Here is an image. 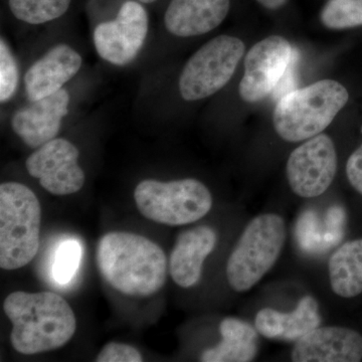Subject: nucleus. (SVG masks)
Returning a JSON list of instances; mask_svg holds the SVG:
<instances>
[{"label":"nucleus","instance_id":"f257e3e1","mask_svg":"<svg viewBox=\"0 0 362 362\" xmlns=\"http://www.w3.org/2000/svg\"><path fill=\"white\" fill-rule=\"evenodd\" d=\"M96 258L102 277L126 296L149 297L165 284V254L158 245L142 235L106 233L99 240Z\"/></svg>","mask_w":362,"mask_h":362},{"label":"nucleus","instance_id":"f03ea898","mask_svg":"<svg viewBox=\"0 0 362 362\" xmlns=\"http://www.w3.org/2000/svg\"><path fill=\"white\" fill-rule=\"evenodd\" d=\"M4 310L13 324L11 345L25 356L61 349L77 329L70 305L56 293H11Z\"/></svg>","mask_w":362,"mask_h":362},{"label":"nucleus","instance_id":"7ed1b4c3","mask_svg":"<svg viewBox=\"0 0 362 362\" xmlns=\"http://www.w3.org/2000/svg\"><path fill=\"white\" fill-rule=\"evenodd\" d=\"M349 101V92L339 82L319 81L279 99L274 111V127L285 141L310 139L321 134Z\"/></svg>","mask_w":362,"mask_h":362},{"label":"nucleus","instance_id":"20e7f679","mask_svg":"<svg viewBox=\"0 0 362 362\" xmlns=\"http://www.w3.org/2000/svg\"><path fill=\"white\" fill-rule=\"evenodd\" d=\"M42 207L30 188L18 182L0 185V267L28 265L40 246Z\"/></svg>","mask_w":362,"mask_h":362},{"label":"nucleus","instance_id":"39448f33","mask_svg":"<svg viewBox=\"0 0 362 362\" xmlns=\"http://www.w3.org/2000/svg\"><path fill=\"white\" fill-rule=\"evenodd\" d=\"M285 240V221L278 214L255 218L240 235L226 265V278L233 291L246 292L254 287L275 265Z\"/></svg>","mask_w":362,"mask_h":362},{"label":"nucleus","instance_id":"423d86ee","mask_svg":"<svg viewBox=\"0 0 362 362\" xmlns=\"http://www.w3.org/2000/svg\"><path fill=\"white\" fill-rule=\"evenodd\" d=\"M136 206L143 216L168 226H182L201 220L213 206L209 188L197 180H143L135 188Z\"/></svg>","mask_w":362,"mask_h":362},{"label":"nucleus","instance_id":"0eeeda50","mask_svg":"<svg viewBox=\"0 0 362 362\" xmlns=\"http://www.w3.org/2000/svg\"><path fill=\"white\" fill-rule=\"evenodd\" d=\"M244 52V42L230 35L207 42L181 71L178 83L181 97L192 102L218 93L233 78Z\"/></svg>","mask_w":362,"mask_h":362},{"label":"nucleus","instance_id":"6e6552de","mask_svg":"<svg viewBox=\"0 0 362 362\" xmlns=\"http://www.w3.org/2000/svg\"><path fill=\"white\" fill-rule=\"evenodd\" d=\"M337 152L329 136L312 137L292 152L286 166L293 192L305 199L323 194L334 180Z\"/></svg>","mask_w":362,"mask_h":362},{"label":"nucleus","instance_id":"1a4fd4ad","mask_svg":"<svg viewBox=\"0 0 362 362\" xmlns=\"http://www.w3.org/2000/svg\"><path fill=\"white\" fill-rule=\"evenodd\" d=\"M294 57L291 45L280 35H271L252 47L245 59L240 98L247 103H258L268 97L284 77Z\"/></svg>","mask_w":362,"mask_h":362},{"label":"nucleus","instance_id":"9d476101","mask_svg":"<svg viewBox=\"0 0 362 362\" xmlns=\"http://www.w3.org/2000/svg\"><path fill=\"white\" fill-rule=\"evenodd\" d=\"M148 33V14L137 1L124 2L114 21L100 23L95 28L98 54L116 66L130 64L141 51Z\"/></svg>","mask_w":362,"mask_h":362},{"label":"nucleus","instance_id":"9b49d317","mask_svg":"<svg viewBox=\"0 0 362 362\" xmlns=\"http://www.w3.org/2000/svg\"><path fill=\"white\" fill-rule=\"evenodd\" d=\"M78 159V150L73 143L54 138L26 159L25 168L49 194L69 195L78 192L85 183Z\"/></svg>","mask_w":362,"mask_h":362},{"label":"nucleus","instance_id":"f8f14e48","mask_svg":"<svg viewBox=\"0 0 362 362\" xmlns=\"http://www.w3.org/2000/svg\"><path fill=\"white\" fill-rule=\"evenodd\" d=\"M69 105L70 96L61 89L16 111L11 127L28 146L39 148L59 134L64 117L68 115Z\"/></svg>","mask_w":362,"mask_h":362},{"label":"nucleus","instance_id":"ddd939ff","mask_svg":"<svg viewBox=\"0 0 362 362\" xmlns=\"http://www.w3.org/2000/svg\"><path fill=\"white\" fill-rule=\"evenodd\" d=\"M294 362H358L362 359V337L349 328L317 327L295 344Z\"/></svg>","mask_w":362,"mask_h":362},{"label":"nucleus","instance_id":"4468645a","mask_svg":"<svg viewBox=\"0 0 362 362\" xmlns=\"http://www.w3.org/2000/svg\"><path fill=\"white\" fill-rule=\"evenodd\" d=\"M82 57L68 45H58L35 62L26 73L25 92L30 101H37L63 89L77 75Z\"/></svg>","mask_w":362,"mask_h":362},{"label":"nucleus","instance_id":"2eb2a0df","mask_svg":"<svg viewBox=\"0 0 362 362\" xmlns=\"http://www.w3.org/2000/svg\"><path fill=\"white\" fill-rule=\"evenodd\" d=\"M230 8V0H171L164 25L175 37H197L218 28Z\"/></svg>","mask_w":362,"mask_h":362},{"label":"nucleus","instance_id":"dca6fc26","mask_svg":"<svg viewBox=\"0 0 362 362\" xmlns=\"http://www.w3.org/2000/svg\"><path fill=\"white\" fill-rule=\"evenodd\" d=\"M216 245V233L209 226H197L181 233L169 259V272L176 284L182 288L197 284L204 259Z\"/></svg>","mask_w":362,"mask_h":362},{"label":"nucleus","instance_id":"f3484780","mask_svg":"<svg viewBox=\"0 0 362 362\" xmlns=\"http://www.w3.org/2000/svg\"><path fill=\"white\" fill-rule=\"evenodd\" d=\"M318 310L316 300L305 296L291 313H283L271 308L262 309L257 314L255 327L259 334L269 339L298 341L320 326Z\"/></svg>","mask_w":362,"mask_h":362},{"label":"nucleus","instance_id":"a211bd4d","mask_svg":"<svg viewBox=\"0 0 362 362\" xmlns=\"http://www.w3.org/2000/svg\"><path fill=\"white\" fill-rule=\"evenodd\" d=\"M221 341L204 350L202 362H249L258 352V330L249 323L235 318H226L220 326Z\"/></svg>","mask_w":362,"mask_h":362},{"label":"nucleus","instance_id":"6ab92c4d","mask_svg":"<svg viewBox=\"0 0 362 362\" xmlns=\"http://www.w3.org/2000/svg\"><path fill=\"white\" fill-rule=\"evenodd\" d=\"M331 288L338 296L362 293V239L350 240L337 250L328 263Z\"/></svg>","mask_w":362,"mask_h":362},{"label":"nucleus","instance_id":"aec40b11","mask_svg":"<svg viewBox=\"0 0 362 362\" xmlns=\"http://www.w3.org/2000/svg\"><path fill=\"white\" fill-rule=\"evenodd\" d=\"M71 0H9V8L18 20L30 25H42L61 18Z\"/></svg>","mask_w":362,"mask_h":362},{"label":"nucleus","instance_id":"412c9836","mask_svg":"<svg viewBox=\"0 0 362 362\" xmlns=\"http://www.w3.org/2000/svg\"><path fill=\"white\" fill-rule=\"evenodd\" d=\"M321 21L330 30L362 25V0H329L321 11Z\"/></svg>","mask_w":362,"mask_h":362},{"label":"nucleus","instance_id":"4be33fe9","mask_svg":"<svg viewBox=\"0 0 362 362\" xmlns=\"http://www.w3.org/2000/svg\"><path fill=\"white\" fill-rule=\"evenodd\" d=\"M82 249L75 240H68L59 245L52 265V275L59 284L70 282L80 264Z\"/></svg>","mask_w":362,"mask_h":362},{"label":"nucleus","instance_id":"5701e85b","mask_svg":"<svg viewBox=\"0 0 362 362\" xmlns=\"http://www.w3.org/2000/svg\"><path fill=\"white\" fill-rule=\"evenodd\" d=\"M18 68L16 59L11 54L8 45L1 39L0 42V101H9L18 89Z\"/></svg>","mask_w":362,"mask_h":362},{"label":"nucleus","instance_id":"b1692460","mask_svg":"<svg viewBox=\"0 0 362 362\" xmlns=\"http://www.w3.org/2000/svg\"><path fill=\"white\" fill-rule=\"evenodd\" d=\"M142 356L135 347L124 343L110 342L98 354L97 362H140Z\"/></svg>","mask_w":362,"mask_h":362},{"label":"nucleus","instance_id":"393cba45","mask_svg":"<svg viewBox=\"0 0 362 362\" xmlns=\"http://www.w3.org/2000/svg\"><path fill=\"white\" fill-rule=\"evenodd\" d=\"M346 175L351 187L362 195V143L347 160Z\"/></svg>","mask_w":362,"mask_h":362},{"label":"nucleus","instance_id":"a878e982","mask_svg":"<svg viewBox=\"0 0 362 362\" xmlns=\"http://www.w3.org/2000/svg\"><path fill=\"white\" fill-rule=\"evenodd\" d=\"M259 4L268 9H278L286 4L288 0H257Z\"/></svg>","mask_w":362,"mask_h":362},{"label":"nucleus","instance_id":"bb28decb","mask_svg":"<svg viewBox=\"0 0 362 362\" xmlns=\"http://www.w3.org/2000/svg\"><path fill=\"white\" fill-rule=\"evenodd\" d=\"M140 2H143V4H152V2L156 1V0H139Z\"/></svg>","mask_w":362,"mask_h":362}]
</instances>
